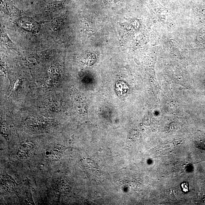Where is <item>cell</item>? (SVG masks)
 Instances as JSON below:
<instances>
[{
  "mask_svg": "<svg viewBox=\"0 0 205 205\" xmlns=\"http://www.w3.org/2000/svg\"><path fill=\"white\" fill-rule=\"evenodd\" d=\"M81 163L84 171L91 181L96 182L102 179V172L95 161L89 158H84L82 160Z\"/></svg>",
  "mask_w": 205,
  "mask_h": 205,
  "instance_id": "cell-1",
  "label": "cell"
},
{
  "mask_svg": "<svg viewBox=\"0 0 205 205\" xmlns=\"http://www.w3.org/2000/svg\"><path fill=\"white\" fill-rule=\"evenodd\" d=\"M1 37L2 42L7 48L16 50V48L14 44L10 40L7 35L4 32L2 29L1 30Z\"/></svg>",
  "mask_w": 205,
  "mask_h": 205,
  "instance_id": "cell-2",
  "label": "cell"
},
{
  "mask_svg": "<svg viewBox=\"0 0 205 205\" xmlns=\"http://www.w3.org/2000/svg\"><path fill=\"white\" fill-rule=\"evenodd\" d=\"M63 20L61 18H55L51 22V28L53 30L57 31L60 29L62 24Z\"/></svg>",
  "mask_w": 205,
  "mask_h": 205,
  "instance_id": "cell-3",
  "label": "cell"
},
{
  "mask_svg": "<svg viewBox=\"0 0 205 205\" xmlns=\"http://www.w3.org/2000/svg\"><path fill=\"white\" fill-rule=\"evenodd\" d=\"M182 192L184 193H188L189 192V182H184L182 183L180 185Z\"/></svg>",
  "mask_w": 205,
  "mask_h": 205,
  "instance_id": "cell-4",
  "label": "cell"
},
{
  "mask_svg": "<svg viewBox=\"0 0 205 205\" xmlns=\"http://www.w3.org/2000/svg\"><path fill=\"white\" fill-rule=\"evenodd\" d=\"M62 4V3L60 2H54V3L49 5L48 7V10L50 11H53V10H55L58 8L60 7Z\"/></svg>",
  "mask_w": 205,
  "mask_h": 205,
  "instance_id": "cell-5",
  "label": "cell"
}]
</instances>
